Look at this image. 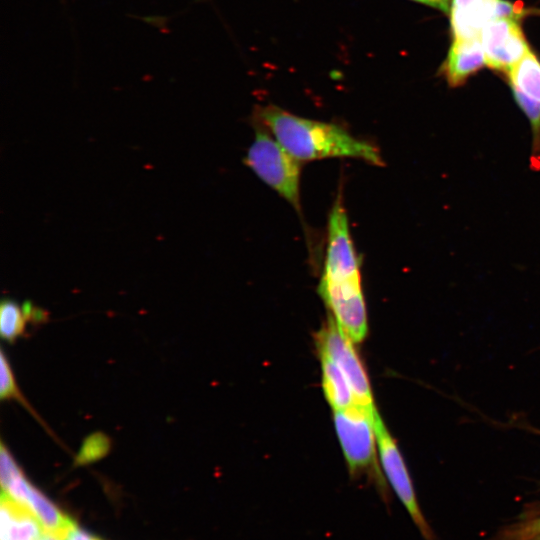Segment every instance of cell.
Segmentation results:
<instances>
[{"label": "cell", "mask_w": 540, "mask_h": 540, "mask_svg": "<svg viewBox=\"0 0 540 540\" xmlns=\"http://www.w3.org/2000/svg\"><path fill=\"white\" fill-rule=\"evenodd\" d=\"M257 121L299 161L351 157L383 166L380 151L371 143L352 136L334 124L294 115L275 105L258 107Z\"/></svg>", "instance_id": "cell-1"}, {"label": "cell", "mask_w": 540, "mask_h": 540, "mask_svg": "<svg viewBox=\"0 0 540 540\" xmlns=\"http://www.w3.org/2000/svg\"><path fill=\"white\" fill-rule=\"evenodd\" d=\"M376 411L353 404L334 412V426L350 476L356 478L366 475L376 486L383 501L388 503L387 484L376 458Z\"/></svg>", "instance_id": "cell-2"}, {"label": "cell", "mask_w": 540, "mask_h": 540, "mask_svg": "<svg viewBox=\"0 0 540 540\" xmlns=\"http://www.w3.org/2000/svg\"><path fill=\"white\" fill-rule=\"evenodd\" d=\"M244 163L269 187L300 211L301 161L292 156L259 121Z\"/></svg>", "instance_id": "cell-3"}, {"label": "cell", "mask_w": 540, "mask_h": 540, "mask_svg": "<svg viewBox=\"0 0 540 540\" xmlns=\"http://www.w3.org/2000/svg\"><path fill=\"white\" fill-rule=\"evenodd\" d=\"M2 492L26 505L43 525L45 532L57 540H67L76 523L47 496L33 486L6 447L0 449Z\"/></svg>", "instance_id": "cell-4"}, {"label": "cell", "mask_w": 540, "mask_h": 540, "mask_svg": "<svg viewBox=\"0 0 540 540\" xmlns=\"http://www.w3.org/2000/svg\"><path fill=\"white\" fill-rule=\"evenodd\" d=\"M318 292L333 313L340 329L359 343L367 335V314L361 287V275L324 278L321 277Z\"/></svg>", "instance_id": "cell-5"}, {"label": "cell", "mask_w": 540, "mask_h": 540, "mask_svg": "<svg viewBox=\"0 0 540 540\" xmlns=\"http://www.w3.org/2000/svg\"><path fill=\"white\" fill-rule=\"evenodd\" d=\"M374 428L379 459L387 481L424 539L434 540L433 532L420 509L404 459L378 411L374 417Z\"/></svg>", "instance_id": "cell-6"}, {"label": "cell", "mask_w": 540, "mask_h": 540, "mask_svg": "<svg viewBox=\"0 0 540 540\" xmlns=\"http://www.w3.org/2000/svg\"><path fill=\"white\" fill-rule=\"evenodd\" d=\"M319 354L328 356L343 372L355 399V404L375 410L372 391L366 371L353 342L340 329L336 320L328 321L316 335Z\"/></svg>", "instance_id": "cell-7"}, {"label": "cell", "mask_w": 540, "mask_h": 540, "mask_svg": "<svg viewBox=\"0 0 540 540\" xmlns=\"http://www.w3.org/2000/svg\"><path fill=\"white\" fill-rule=\"evenodd\" d=\"M486 65L509 73L530 50L518 19L498 18L490 21L480 34Z\"/></svg>", "instance_id": "cell-8"}, {"label": "cell", "mask_w": 540, "mask_h": 540, "mask_svg": "<svg viewBox=\"0 0 540 540\" xmlns=\"http://www.w3.org/2000/svg\"><path fill=\"white\" fill-rule=\"evenodd\" d=\"M524 9L505 0H473L459 7H451V24L455 38H480L483 28L498 18L520 19Z\"/></svg>", "instance_id": "cell-9"}, {"label": "cell", "mask_w": 540, "mask_h": 540, "mask_svg": "<svg viewBox=\"0 0 540 540\" xmlns=\"http://www.w3.org/2000/svg\"><path fill=\"white\" fill-rule=\"evenodd\" d=\"M45 529L24 504L2 492L0 502L1 540H39Z\"/></svg>", "instance_id": "cell-10"}, {"label": "cell", "mask_w": 540, "mask_h": 540, "mask_svg": "<svg viewBox=\"0 0 540 540\" xmlns=\"http://www.w3.org/2000/svg\"><path fill=\"white\" fill-rule=\"evenodd\" d=\"M486 64L480 38H454L443 73L451 87H458Z\"/></svg>", "instance_id": "cell-11"}, {"label": "cell", "mask_w": 540, "mask_h": 540, "mask_svg": "<svg viewBox=\"0 0 540 540\" xmlns=\"http://www.w3.org/2000/svg\"><path fill=\"white\" fill-rule=\"evenodd\" d=\"M322 387L334 411L344 410L355 404L352 389L340 368L326 355L320 354Z\"/></svg>", "instance_id": "cell-12"}, {"label": "cell", "mask_w": 540, "mask_h": 540, "mask_svg": "<svg viewBox=\"0 0 540 540\" xmlns=\"http://www.w3.org/2000/svg\"><path fill=\"white\" fill-rule=\"evenodd\" d=\"M508 74L512 91H516L540 105V60L531 50Z\"/></svg>", "instance_id": "cell-13"}, {"label": "cell", "mask_w": 540, "mask_h": 540, "mask_svg": "<svg viewBox=\"0 0 540 540\" xmlns=\"http://www.w3.org/2000/svg\"><path fill=\"white\" fill-rule=\"evenodd\" d=\"M29 320L22 307L11 300H4L0 307V334L7 342H14L23 335Z\"/></svg>", "instance_id": "cell-14"}, {"label": "cell", "mask_w": 540, "mask_h": 540, "mask_svg": "<svg viewBox=\"0 0 540 540\" xmlns=\"http://www.w3.org/2000/svg\"><path fill=\"white\" fill-rule=\"evenodd\" d=\"M111 447L110 439L101 432L89 435L75 458L77 465H85L100 460L109 452Z\"/></svg>", "instance_id": "cell-15"}, {"label": "cell", "mask_w": 540, "mask_h": 540, "mask_svg": "<svg viewBox=\"0 0 540 540\" xmlns=\"http://www.w3.org/2000/svg\"><path fill=\"white\" fill-rule=\"evenodd\" d=\"M0 396L2 400L15 399L25 405L29 406L25 402L22 394L20 393L15 381L14 374L12 372L9 361L7 360L3 351H1L0 357Z\"/></svg>", "instance_id": "cell-16"}, {"label": "cell", "mask_w": 540, "mask_h": 540, "mask_svg": "<svg viewBox=\"0 0 540 540\" xmlns=\"http://www.w3.org/2000/svg\"><path fill=\"white\" fill-rule=\"evenodd\" d=\"M421 4H425L443 11L444 13H449L451 11L452 0H412Z\"/></svg>", "instance_id": "cell-17"}, {"label": "cell", "mask_w": 540, "mask_h": 540, "mask_svg": "<svg viewBox=\"0 0 540 540\" xmlns=\"http://www.w3.org/2000/svg\"><path fill=\"white\" fill-rule=\"evenodd\" d=\"M67 540H100L97 537L79 529L78 527L71 532Z\"/></svg>", "instance_id": "cell-18"}, {"label": "cell", "mask_w": 540, "mask_h": 540, "mask_svg": "<svg viewBox=\"0 0 540 540\" xmlns=\"http://www.w3.org/2000/svg\"><path fill=\"white\" fill-rule=\"evenodd\" d=\"M529 531L532 537L538 536L540 533V519L533 523V525L529 528Z\"/></svg>", "instance_id": "cell-19"}, {"label": "cell", "mask_w": 540, "mask_h": 540, "mask_svg": "<svg viewBox=\"0 0 540 540\" xmlns=\"http://www.w3.org/2000/svg\"><path fill=\"white\" fill-rule=\"evenodd\" d=\"M39 540H57V539L46 533Z\"/></svg>", "instance_id": "cell-20"}, {"label": "cell", "mask_w": 540, "mask_h": 540, "mask_svg": "<svg viewBox=\"0 0 540 540\" xmlns=\"http://www.w3.org/2000/svg\"><path fill=\"white\" fill-rule=\"evenodd\" d=\"M538 540H540V535H539V539H538Z\"/></svg>", "instance_id": "cell-21"}]
</instances>
